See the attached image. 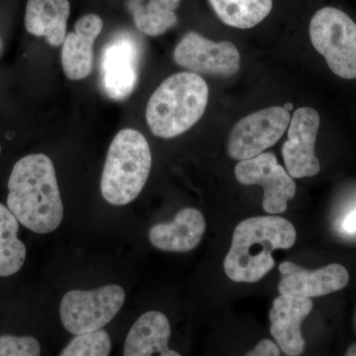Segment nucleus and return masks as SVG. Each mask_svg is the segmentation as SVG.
I'll list each match as a JSON object with an SVG mask.
<instances>
[{"instance_id":"nucleus-1","label":"nucleus","mask_w":356,"mask_h":356,"mask_svg":"<svg viewBox=\"0 0 356 356\" xmlns=\"http://www.w3.org/2000/svg\"><path fill=\"white\" fill-rule=\"evenodd\" d=\"M7 207L25 228L49 234L64 218L55 166L44 154H28L13 166L8 180Z\"/></svg>"},{"instance_id":"nucleus-2","label":"nucleus","mask_w":356,"mask_h":356,"mask_svg":"<svg viewBox=\"0 0 356 356\" xmlns=\"http://www.w3.org/2000/svg\"><path fill=\"white\" fill-rule=\"evenodd\" d=\"M292 222L280 216L248 218L236 225L224 270L232 281L254 283L275 266L271 252L289 250L296 242Z\"/></svg>"},{"instance_id":"nucleus-3","label":"nucleus","mask_w":356,"mask_h":356,"mask_svg":"<svg viewBox=\"0 0 356 356\" xmlns=\"http://www.w3.org/2000/svg\"><path fill=\"white\" fill-rule=\"evenodd\" d=\"M209 88L195 72L172 74L149 97L146 118L156 137L172 139L193 127L207 107Z\"/></svg>"},{"instance_id":"nucleus-4","label":"nucleus","mask_w":356,"mask_h":356,"mask_svg":"<svg viewBox=\"0 0 356 356\" xmlns=\"http://www.w3.org/2000/svg\"><path fill=\"white\" fill-rule=\"evenodd\" d=\"M152 153L144 135L123 129L110 144L100 182L103 198L111 205L133 202L147 184Z\"/></svg>"},{"instance_id":"nucleus-5","label":"nucleus","mask_w":356,"mask_h":356,"mask_svg":"<svg viewBox=\"0 0 356 356\" xmlns=\"http://www.w3.org/2000/svg\"><path fill=\"white\" fill-rule=\"evenodd\" d=\"M314 48L325 58L336 76L356 79V23L334 7H325L313 16L309 27Z\"/></svg>"},{"instance_id":"nucleus-6","label":"nucleus","mask_w":356,"mask_h":356,"mask_svg":"<svg viewBox=\"0 0 356 356\" xmlns=\"http://www.w3.org/2000/svg\"><path fill=\"white\" fill-rule=\"evenodd\" d=\"M126 294L118 285L91 290H72L63 297L60 315L63 325L72 334L102 329L121 310Z\"/></svg>"},{"instance_id":"nucleus-7","label":"nucleus","mask_w":356,"mask_h":356,"mask_svg":"<svg viewBox=\"0 0 356 356\" xmlns=\"http://www.w3.org/2000/svg\"><path fill=\"white\" fill-rule=\"evenodd\" d=\"M291 115L284 107L259 110L241 119L229 136L228 154L236 161L254 158L273 147L289 127Z\"/></svg>"},{"instance_id":"nucleus-8","label":"nucleus","mask_w":356,"mask_h":356,"mask_svg":"<svg viewBox=\"0 0 356 356\" xmlns=\"http://www.w3.org/2000/svg\"><path fill=\"white\" fill-rule=\"evenodd\" d=\"M236 180L243 185H261L264 191L262 207L268 214L286 212L288 201L295 197L296 184L278 163L273 153H261L236 165Z\"/></svg>"},{"instance_id":"nucleus-9","label":"nucleus","mask_w":356,"mask_h":356,"mask_svg":"<svg viewBox=\"0 0 356 356\" xmlns=\"http://www.w3.org/2000/svg\"><path fill=\"white\" fill-rule=\"evenodd\" d=\"M173 60L189 72L218 77L235 76L241 65L240 53L232 42L216 43L195 32L185 35L178 43Z\"/></svg>"},{"instance_id":"nucleus-10","label":"nucleus","mask_w":356,"mask_h":356,"mask_svg":"<svg viewBox=\"0 0 356 356\" xmlns=\"http://www.w3.org/2000/svg\"><path fill=\"white\" fill-rule=\"evenodd\" d=\"M139 47L128 35H119L105 46L100 60V79L105 95L116 102L125 100L138 81Z\"/></svg>"},{"instance_id":"nucleus-11","label":"nucleus","mask_w":356,"mask_h":356,"mask_svg":"<svg viewBox=\"0 0 356 356\" xmlns=\"http://www.w3.org/2000/svg\"><path fill=\"white\" fill-rule=\"evenodd\" d=\"M320 128V115L310 107H302L293 114L288 127V140L282 156L288 173L293 178L316 177L321 170L315 146Z\"/></svg>"},{"instance_id":"nucleus-12","label":"nucleus","mask_w":356,"mask_h":356,"mask_svg":"<svg viewBox=\"0 0 356 356\" xmlns=\"http://www.w3.org/2000/svg\"><path fill=\"white\" fill-rule=\"evenodd\" d=\"M281 281L278 291L281 295L290 296L321 297L343 289L350 281V274L341 264H330L308 270L291 261L280 264Z\"/></svg>"},{"instance_id":"nucleus-13","label":"nucleus","mask_w":356,"mask_h":356,"mask_svg":"<svg viewBox=\"0 0 356 356\" xmlns=\"http://www.w3.org/2000/svg\"><path fill=\"white\" fill-rule=\"evenodd\" d=\"M313 306L312 300L306 297L280 294L274 299L269 312L270 334L285 355L299 356L305 350L301 325L310 315Z\"/></svg>"},{"instance_id":"nucleus-14","label":"nucleus","mask_w":356,"mask_h":356,"mask_svg":"<svg viewBox=\"0 0 356 356\" xmlns=\"http://www.w3.org/2000/svg\"><path fill=\"white\" fill-rule=\"evenodd\" d=\"M103 21L96 14L79 18L63 42L62 65L70 81H81L90 74L93 65V44L102 31Z\"/></svg>"},{"instance_id":"nucleus-15","label":"nucleus","mask_w":356,"mask_h":356,"mask_svg":"<svg viewBox=\"0 0 356 356\" xmlns=\"http://www.w3.org/2000/svg\"><path fill=\"white\" fill-rule=\"evenodd\" d=\"M206 231L202 213L194 208H184L173 221L159 222L149 229V242L163 252H187L200 245Z\"/></svg>"},{"instance_id":"nucleus-16","label":"nucleus","mask_w":356,"mask_h":356,"mask_svg":"<svg viewBox=\"0 0 356 356\" xmlns=\"http://www.w3.org/2000/svg\"><path fill=\"white\" fill-rule=\"evenodd\" d=\"M172 329L170 321L161 312H147L131 327L123 355L125 356H180L168 346Z\"/></svg>"},{"instance_id":"nucleus-17","label":"nucleus","mask_w":356,"mask_h":356,"mask_svg":"<svg viewBox=\"0 0 356 356\" xmlns=\"http://www.w3.org/2000/svg\"><path fill=\"white\" fill-rule=\"evenodd\" d=\"M70 13L69 0H28L26 30L34 36L44 37L51 46H60L67 36Z\"/></svg>"},{"instance_id":"nucleus-18","label":"nucleus","mask_w":356,"mask_h":356,"mask_svg":"<svg viewBox=\"0 0 356 356\" xmlns=\"http://www.w3.org/2000/svg\"><path fill=\"white\" fill-rule=\"evenodd\" d=\"M180 0H132L130 9L138 29L149 36L163 35L177 23Z\"/></svg>"},{"instance_id":"nucleus-19","label":"nucleus","mask_w":356,"mask_h":356,"mask_svg":"<svg viewBox=\"0 0 356 356\" xmlns=\"http://www.w3.org/2000/svg\"><path fill=\"white\" fill-rule=\"evenodd\" d=\"M213 11L224 24L250 29L266 19L273 0H209Z\"/></svg>"},{"instance_id":"nucleus-20","label":"nucleus","mask_w":356,"mask_h":356,"mask_svg":"<svg viewBox=\"0 0 356 356\" xmlns=\"http://www.w3.org/2000/svg\"><path fill=\"white\" fill-rule=\"evenodd\" d=\"M19 222L0 203V277L17 273L22 268L27 250L18 238Z\"/></svg>"},{"instance_id":"nucleus-21","label":"nucleus","mask_w":356,"mask_h":356,"mask_svg":"<svg viewBox=\"0 0 356 356\" xmlns=\"http://www.w3.org/2000/svg\"><path fill=\"white\" fill-rule=\"evenodd\" d=\"M111 351V339L108 332L95 330L77 334L60 356H107Z\"/></svg>"},{"instance_id":"nucleus-22","label":"nucleus","mask_w":356,"mask_h":356,"mask_svg":"<svg viewBox=\"0 0 356 356\" xmlns=\"http://www.w3.org/2000/svg\"><path fill=\"white\" fill-rule=\"evenodd\" d=\"M41 346L33 337H0V356H38Z\"/></svg>"},{"instance_id":"nucleus-23","label":"nucleus","mask_w":356,"mask_h":356,"mask_svg":"<svg viewBox=\"0 0 356 356\" xmlns=\"http://www.w3.org/2000/svg\"><path fill=\"white\" fill-rule=\"evenodd\" d=\"M280 348L269 339H264L261 343H257L254 350L247 353L248 356H280Z\"/></svg>"},{"instance_id":"nucleus-24","label":"nucleus","mask_w":356,"mask_h":356,"mask_svg":"<svg viewBox=\"0 0 356 356\" xmlns=\"http://www.w3.org/2000/svg\"><path fill=\"white\" fill-rule=\"evenodd\" d=\"M343 229L348 233H355L356 232V210L350 213L343 222Z\"/></svg>"},{"instance_id":"nucleus-25","label":"nucleus","mask_w":356,"mask_h":356,"mask_svg":"<svg viewBox=\"0 0 356 356\" xmlns=\"http://www.w3.org/2000/svg\"><path fill=\"white\" fill-rule=\"evenodd\" d=\"M346 355L356 356V344H353V346H351L350 348H348V351H346Z\"/></svg>"},{"instance_id":"nucleus-26","label":"nucleus","mask_w":356,"mask_h":356,"mask_svg":"<svg viewBox=\"0 0 356 356\" xmlns=\"http://www.w3.org/2000/svg\"><path fill=\"white\" fill-rule=\"evenodd\" d=\"M284 107L285 109L287 110V111H291V110L293 109V104L292 103H286V104L284 105Z\"/></svg>"},{"instance_id":"nucleus-27","label":"nucleus","mask_w":356,"mask_h":356,"mask_svg":"<svg viewBox=\"0 0 356 356\" xmlns=\"http://www.w3.org/2000/svg\"><path fill=\"white\" fill-rule=\"evenodd\" d=\"M355 327H356V312H355Z\"/></svg>"},{"instance_id":"nucleus-28","label":"nucleus","mask_w":356,"mask_h":356,"mask_svg":"<svg viewBox=\"0 0 356 356\" xmlns=\"http://www.w3.org/2000/svg\"><path fill=\"white\" fill-rule=\"evenodd\" d=\"M0 153H1V146H0Z\"/></svg>"}]
</instances>
